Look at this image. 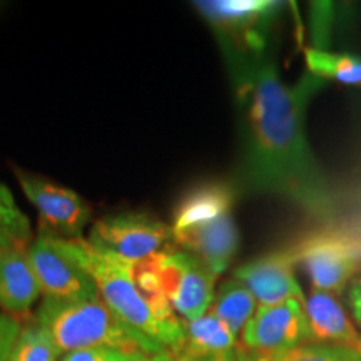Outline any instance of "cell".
<instances>
[{
    "mask_svg": "<svg viewBox=\"0 0 361 361\" xmlns=\"http://www.w3.org/2000/svg\"><path fill=\"white\" fill-rule=\"evenodd\" d=\"M30 221L17 206L8 188L0 184V256L12 251H25L32 245Z\"/></svg>",
    "mask_w": 361,
    "mask_h": 361,
    "instance_id": "cell-18",
    "label": "cell"
},
{
    "mask_svg": "<svg viewBox=\"0 0 361 361\" xmlns=\"http://www.w3.org/2000/svg\"><path fill=\"white\" fill-rule=\"evenodd\" d=\"M87 241L130 264L144 263L174 246L171 224L141 211H126L96 221Z\"/></svg>",
    "mask_w": 361,
    "mask_h": 361,
    "instance_id": "cell-6",
    "label": "cell"
},
{
    "mask_svg": "<svg viewBox=\"0 0 361 361\" xmlns=\"http://www.w3.org/2000/svg\"><path fill=\"white\" fill-rule=\"evenodd\" d=\"M179 356L174 355L173 351H161V353H156V355H146L142 360L139 361H178Z\"/></svg>",
    "mask_w": 361,
    "mask_h": 361,
    "instance_id": "cell-24",
    "label": "cell"
},
{
    "mask_svg": "<svg viewBox=\"0 0 361 361\" xmlns=\"http://www.w3.org/2000/svg\"><path fill=\"white\" fill-rule=\"evenodd\" d=\"M161 288L184 322L204 316L213 305L218 274L191 252L171 246L152 258Z\"/></svg>",
    "mask_w": 361,
    "mask_h": 361,
    "instance_id": "cell-7",
    "label": "cell"
},
{
    "mask_svg": "<svg viewBox=\"0 0 361 361\" xmlns=\"http://www.w3.org/2000/svg\"><path fill=\"white\" fill-rule=\"evenodd\" d=\"M25 197L39 213V233L59 239H82L92 209L78 192L52 180L13 169Z\"/></svg>",
    "mask_w": 361,
    "mask_h": 361,
    "instance_id": "cell-10",
    "label": "cell"
},
{
    "mask_svg": "<svg viewBox=\"0 0 361 361\" xmlns=\"http://www.w3.org/2000/svg\"><path fill=\"white\" fill-rule=\"evenodd\" d=\"M236 188L228 183H202L180 197L174 211V246L191 252L218 276L228 269L239 247L233 216Z\"/></svg>",
    "mask_w": 361,
    "mask_h": 361,
    "instance_id": "cell-3",
    "label": "cell"
},
{
    "mask_svg": "<svg viewBox=\"0 0 361 361\" xmlns=\"http://www.w3.org/2000/svg\"><path fill=\"white\" fill-rule=\"evenodd\" d=\"M178 361H200V360H191V358H179Z\"/></svg>",
    "mask_w": 361,
    "mask_h": 361,
    "instance_id": "cell-27",
    "label": "cell"
},
{
    "mask_svg": "<svg viewBox=\"0 0 361 361\" xmlns=\"http://www.w3.org/2000/svg\"><path fill=\"white\" fill-rule=\"evenodd\" d=\"M34 319L47 329L64 355L99 346L146 355L166 351L159 343L123 322L101 298L84 301L44 300Z\"/></svg>",
    "mask_w": 361,
    "mask_h": 361,
    "instance_id": "cell-4",
    "label": "cell"
},
{
    "mask_svg": "<svg viewBox=\"0 0 361 361\" xmlns=\"http://www.w3.org/2000/svg\"><path fill=\"white\" fill-rule=\"evenodd\" d=\"M144 356H146V353H139V351H126L99 346V348L71 351V353L62 356L61 361H139Z\"/></svg>",
    "mask_w": 361,
    "mask_h": 361,
    "instance_id": "cell-21",
    "label": "cell"
},
{
    "mask_svg": "<svg viewBox=\"0 0 361 361\" xmlns=\"http://www.w3.org/2000/svg\"><path fill=\"white\" fill-rule=\"evenodd\" d=\"M22 329V319L8 313H0V361L11 360V353Z\"/></svg>",
    "mask_w": 361,
    "mask_h": 361,
    "instance_id": "cell-22",
    "label": "cell"
},
{
    "mask_svg": "<svg viewBox=\"0 0 361 361\" xmlns=\"http://www.w3.org/2000/svg\"><path fill=\"white\" fill-rule=\"evenodd\" d=\"M204 361H238V350L231 351V353H223L211 356V358H206Z\"/></svg>",
    "mask_w": 361,
    "mask_h": 361,
    "instance_id": "cell-25",
    "label": "cell"
},
{
    "mask_svg": "<svg viewBox=\"0 0 361 361\" xmlns=\"http://www.w3.org/2000/svg\"><path fill=\"white\" fill-rule=\"evenodd\" d=\"M66 245L94 279L99 298L123 322L174 355H180L186 341L184 322L168 298L144 290L135 278L134 264L99 250L84 238L66 239Z\"/></svg>",
    "mask_w": 361,
    "mask_h": 361,
    "instance_id": "cell-2",
    "label": "cell"
},
{
    "mask_svg": "<svg viewBox=\"0 0 361 361\" xmlns=\"http://www.w3.org/2000/svg\"><path fill=\"white\" fill-rule=\"evenodd\" d=\"M311 341L305 303L298 300L258 306L241 331L239 348L250 358H274Z\"/></svg>",
    "mask_w": 361,
    "mask_h": 361,
    "instance_id": "cell-9",
    "label": "cell"
},
{
    "mask_svg": "<svg viewBox=\"0 0 361 361\" xmlns=\"http://www.w3.org/2000/svg\"><path fill=\"white\" fill-rule=\"evenodd\" d=\"M194 7L211 27L219 47L239 52L268 51L269 30L283 8L273 0H201Z\"/></svg>",
    "mask_w": 361,
    "mask_h": 361,
    "instance_id": "cell-5",
    "label": "cell"
},
{
    "mask_svg": "<svg viewBox=\"0 0 361 361\" xmlns=\"http://www.w3.org/2000/svg\"><path fill=\"white\" fill-rule=\"evenodd\" d=\"M250 361H361V353L341 346L310 341L274 358H250Z\"/></svg>",
    "mask_w": 361,
    "mask_h": 361,
    "instance_id": "cell-20",
    "label": "cell"
},
{
    "mask_svg": "<svg viewBox=\"0 0 361 361\" xmlns=\"http://www.w3.org/2000/svg\"><path fill=\"white\" fill-rule=\"evenodd\" d=\"M40 296V288L25 251L0 256V308L17 318L29 314Z\"/></svg>",
    "mask_w": 361,
    "mask_h": 361,
    "instance_id": "cell-14",
    "label": "cell"
},
{
    "mask_svg": "<svg viewBox=\"0 0 361 361\" xmlns=\"http://www.w3.org/2000/svg\"><path fill=\"white\" fill-rule=\"evenodd\" d=\"M314 291L340 295L358 269V259L345 239L319 234L293 247Z\"/></svg>",
    "mask_w": 361,
    "mask_h": 361,
    "instance_id": "cell-11",
    "label": "cell"
},
{
    "mask_svg": "<svg viewBox=\"0 0 361 361\" xmlns=\"http://www.w3.org/2000/svg\"><path fill=\"white\" fill-rule=\"evenodd\" d=\"M44 300L84 301L99 298L96 283L59 239L39 233L27 250Z\"/></svg>",
    "mask_w": 361,
    "mask_h": 361,
    "instance_id": "cell-8",
    "label": "cell"
},
{
    "mask_svg": "<svg viewBox=\"0 0 361 361\" xmlns=\"http://www.w3.org/2000/svg\"><path fill=\"white\" fill-rule=\"evenodd\" d=\"M62 355L47 329L30 319L29 323H22L8 361H61Z\"/></svg>",
    "mask_w": 361,
    "mask_h": 361,
    "instance_id": "cell-19",
    "label": "cell"
},
{
    "mask_svg": "<svg viewBox=\"0 0 361 361\" xmlns=\"http://www.w3.org/2000/svg\"><path fill=\"white\" fill-rule=\"evenodd\" d=\"M350 308L351 313H353L355 322L361 328V281L355 283L353 288L350 290Z\"/></svg>",
    "mask_w": 361,
    "mask_h": 361,
    "instance_id": "cell-23",
    "label": "cell"
},
{
    "mask_svg": "<svg viewBox=\"0 0 361 361\" xmlns=\"http://www.w3.org/2000/svg\"><path fill=\"white\" fill-rule=\"evenodd\" d=\"M184 329H186V341L179 358L204 361L211 356L238 350L236 336L233 335L231 329L211 313H206L194 322H184Z\"/></svg>",
    "mask_w": 361,
    "mask_h": 361,
    "instance_id": "cell-15",
    "label": "cell"
},
{
    "mask_svg": "<svg viewBox=\"0 0 361 361\" xmlns=\"http://www.w3.org/2000/svg\"><path fill=\"white\" fill-rule=\"evenodd\" d=\"M219 49L241 117L238 188L279 197L316 219H329L333 194L306 134V111L326 82L306 71L288 84L268 51Z\"/></svg>",
    "mask_w": 361,
    "mask_h": 361,
    "instance_id": "cell-1",
    "label": "cell"
},
{
    "mask_svg": "<svg viewBox=\"0 0 361 361\" xmlns=\"http://www.w3.org/2000/svg\"><path fill=\"white\" fill-rule=\"evenodd\" d=\"M256 310H258V303L251 291L241 281L233 278L221 284L219 290L216 291L209 313L231 329L234 336H238L256 313Z\"/></svg>",
    "mask_w": 361,
    "mask_h": 361,
    "instance_id": "cell-16",
    "label": "cell"
},
{
    "mask_svg": "<svg viewBox=\"0 0 361 361\" xmlns=\"http://www.w3.org/2000/svg\"><path fill=\"white\" fill-rule=\"evenodd\" d=\"M305 311L308 316L311 341L361 353V333L335 295L313 290L306 298Z\"/></svg>",
    "mask_w": 361,
    "mask_h": 361,
    "instance_id": "cell-13",
    "label": "cell"
},
{
    "mask_svg": "<svg viewBox=\"0 0 361 361\" xmlns=\"http://www.w3.org/2000/svg\"><path fill=\"white\" fill-rule=\"evenodd\" d=\"M306 71L314 78L361 87V57L350 52H333L323 47L305 49Z\"/></svg>",
    "mask_w": 361,
    "mask_h": 361,
    "instance_id": "cell-17",
    "label": "cell"
},
{
    "mask_svg": "<svg viewBox=\"0 0 361 361\" xmlns=\"http://www.w3.org/2000/svg\"><path fill=\"white\" fill-rule=\"evenodd\" d=\"M238 361H250V358H247L245 351L239 348V345H238Z\"/></svg>",
    "mask_w": 361,
    "mask_h": 361,
    "instance_id": "cell-26",
    "label": "cell"
},
{
    "mask_svg": "<svg viewBox=\"0 0 361 361\" xmlns=\"http://www.w3.org/2000/svg\"><path fill=\"white\" fill-rule=\"evenodd\" d=\"M296 263L293 247L269 252L239 266L234 271V279L241 281L251 291L258 306H274L290 300L306 303L305 293L295 276Z\"/></svg>",
    "mask_w": 361,
    "mask_h": 361,
    "instance_id": "cell-12",
    "label": "cell"
}]
</instances>
